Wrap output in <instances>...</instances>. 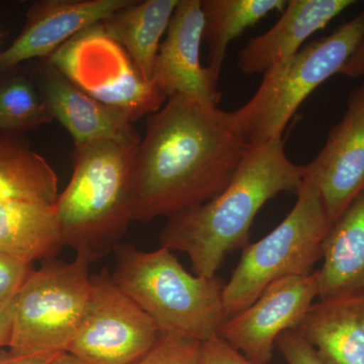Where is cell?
Segmentation results:
<instances>
[{
    "instance_id": "1",
    "label": "cell",
    "mask_w": 364,
    "mask_h": 364,
    "mask_svg": "<svg viewBox=\"0 0 364 364\" xmlns=\"http://www.w3.org/2000/svg\"><path fill=\"white\" fill-rule=\"evenodd\" d=\"M250 149L234 112L174 95L147 119L134 166L133 221L171 217L219 196Z\"/></svg>"
},
{
    "instance_id": "2",
    "label": "cell",
    "mask_w": 364,
    "mask_h": 364,
    "mask_svg": "<svg viewBox=\"0 0 364 364\" xmlns=\"http://www.w3.org/2000/svg\"><path fill=\"white\" fill-rule=\"evenodd\" d=\"M305 166L287 157L282 138L250 147L233 181L213 200L168 218L160 247L188 254L193 272L214 277L228 254L249 245L254 219L282 193L298 195Z\"/></svg>"
},
{
    "instance_id": "3",
    "label": "cell",
    "mask_w": 364,
    "mask_h": 364,
    "mask_svg": "<svg viewBox=\"0 0 364 364\" xmlns=\"http://www.w3.org/2000/svg\"><path fill=\"white\" fill-rule=\"evenodd\" d=\"M138 146L104 140L74 147L73 172L55 210L64 246L90 263L114 251L133 221Z\"/></svg>"
},
{
    "instance_id": "4",
    "label": "cell",
    "mask_w": 364,
    "mask_h": 364,
    "mask_svg": "<svg viewBox=\"0 0 364 364\" xmlns=\"http://www.w3.org/2000/svg\"><path fill=\"white\" fill-rule=\"evenodd\" d=\"M112 279L156 323L162 334L203 342L218 335L227 320L225 282L184 269L171 250H139L119 243Z\"/></svg>"
},
{
    "instance_id": "5",
    "label": "cell",
    "mask_w": 364,
    "mask_h": 364,
    "mask_svg": "<svg viewBox=\"0 0 364 364\" xmlns=\"http://www.w3.org/2000/svg\"><path fill=\"white\" fill-rule=\"evenodd\" d=\"M364 36V11L265 72L252 98L234 112L249 147L282 138L306 97L339 74Z\"/></svg>"
},
{
    "instance_id": "6",
    "label": "cell",
    "mask_w": 364,
    "mask_h": 364,
    "mask_svg": "<svg viewBox=\"0 0 364 364\" xmlns=\"http://www.w3.org/2000/svg\"><path fill=\"white\" fill-rule=\"evenodd\" d=\"M296 205L264 238L243 249L241 259L223 291L227 318L252 305L272 282L308 277L322 259L331 223L317 189L304 179Z\"/></svg>"
},
{
    "instance_id": "7",
    "label": "cell",
    "mask_w": 364,
    "mask_h": 364,
    "mask_svg": "<svg viewBox=\"0 0 364 364\" xmlns=\"http://www.w3.org/2000/svg\"><path fill=\"white\" fill-rule=\"evenodd\" d=\"M90 261L48 260L33 270L14 299L9 349L16 353L67 352L90 304Z\"/></svg>"
},
{
    "instance_id": "8",
    "label": "cell",
    "mask_w": 364,
    "mask_h": 364,
    "mask_svg": "<svg viewBox=\"0 0 364 364\" xmlns=\"http://www.w3.org/2000/svg\"><path fill=\"white\" fill-rule=\"evenodd\" d=\"M47 62L79 90L123 112L133 123L159 111L167 98L142 77L104 23L74 36Z\"/></svg>"
},
{
    "instance_id": "9",
    "label": "cell",
    "mask_w": 364,
    "mask_h": 364,
    "mask_svg": "<svg viewBox=\"0 0 364 364\" xmlns=\"http://www.w3.org/2000/svg\"><path fill=\"white\" fill-rule=\"evenodd\" d=\"M90 304L68 353L85 364H132L145 355L161 331L114 284L107 269L91 277Z\"/></svg>"
},
{
    "instance_id": "10",
    "label": "cell",
    "mask_w": 364,
    "mask_h": 364,
    "mask_svg": "<svg viewBox=\"0 0 364 364\" xmlns=\"http://www.w3.org/2000/svg\"><path fill=\"white\" fill-rule=\"evenodd\" d=\"M318 296L317 272L272 282L255 301L227 318L218 335L255 364H269L279 335L294 330Z\"/></svg>"
},
{
    "instance_id": "11",
    "label": "cell",
    "mask_w": 364,
    "mask_h": 364,
    "mask_svg": "<svg viewBox=\"0 0 364 364\" xmlns=\"http://www.w3.org/2000/svg\"><path fill=\"white\" fill-rule=\"evenodd\" d=\"M304 179L317 189L331 225L364 191V82L349 93L343 117Z\"/></svg>"
},
{
    "instance_id": "12",
    "label": "cell",
    "mask_w": 364,
    "mask_h": 364,
    "mask_svg": "<svg viewBox=\"0 0 364 364\" xmlns=\"http://www.w3.org/2000/svg\"><path fill=\"white\" fill-rule=\"evenodd\" d=\"M203 33L200 0H179L155 60L152 82L167 98L182 95L218 107L219 79L200 62Z\"/></svg>"
},
{
    "instance_id": "13",
    "label": "cell",
    "mask_w": 364,
    "mask_h": 364,
    "mask_svg": "<svg viewBox=\"0 0 364 364\" xmlns=\"http://www.w3.org/2000/svg\"><path fill=\"white\" fill-rule=\"evenodd\" d=\"M133 0H43L26 14L20 35L0 52V71L21 62L49 58L60 47L95 23H102Z\"/></svg>"
},
{
    "instance_id": "14",
    "label": "cell",
    "mask_w": 364,
    "mask_h": 364,
    "mask_svg": "<svg viewBox=\"0 0 364 364\" xmlns=\"http://www.w3.org/2000/svg\"><path fill=\"white\" fill-rule=\"evenodd\" d=\"M33 78L53 117L70 134L74 147L104 140L140 144L128 117L79 90L47 61Z\"/></svg>"
},
{
    "instance_id": "15",
    "label": "cell",
    "mask_w": 364,
    "mask_h": 364,
    "mask_svg": "<svg viewBox=\"0 0 364 364\" xmlns=\"http://www.w3.org/2000/svg\"><path fill=\"white\" fill-rule=\"evenodd\" d=\"M354 0H291L277 23L267 32L248 41L238 55L241 72L264 74L291 58L311 36L354 6Z\"/></svg>"
},
{
    "instance_id": "16",
    "label": "cell",
    "mask_w": 364,
    "mask_h": 364,
    "mask_svg": "<svg viewBox=\"0 0 364 364\" xmlns=\"http://www.w3.org/2000/svg\"><path fill=\"white\" fill-rule=\"evenodd\" d=\"M317 270L320 301L364 299V191L330 227Z\"/></svg>"
},
{
    "instance_id": "17",
    "label": "cell",
    "mask_w": 364,
    "mask_h": 364,
    "mask_svg": "<svg viewBox=\"0 0 364 364\" xmlns=\"http://www.w3.org/2000/svg\"><path fill=\"white\" fill-rule=\"evenodd\" d=\"M294 331L322 364H364V299L313 304Z\"/></svg>"
},
{
    "instance_id": "18",
    "label": "cell",
    "mask_w": 364,
    "mask_h": 364,
    "mask_svg": "<svg viewBox=\"0 0 364 364\" xmlns=\"http://www.w3.org/2000/svg\"><path fill=\"white\" fill-rule=\"evenodd\" d=\"M55 205L13 200L0 205V254L33 264L63 247Z\"/></svg>"
},
{
    "instance_id": "19",
    "label": "cell",
    "mask_w": 364,
    "mask_h": 364,
    "mask_svg": "<svg viewBox=\"0 0 364 364\" xmlns=\"http://www.w3.org/2000/svg\"><path fill=\"white\" fill-rule=\"evenodd\" d=\"M178 2L179 0H133L129 6L102 21L107 32L130 55L147 82H152L161 39Z\"/></svg>"
},
{
    "instance_id": "20",
    "label": "cell",
    "mask_w": 364,
    "mask_h": 364,
    "mask_svg": "<svg viewBox=\"0 0 364 364\" xmlns=\"http://www.w3.org/2000/svg\"><path fill=\"white\" fill-rule=\"evenodd\" d=\"M58 196V176L42 155L18 141L0 139V205L13 200L55 205Z\"/></svg>"
},
{
    "instance_id": "21",
    "label": "cell",
    "mask_w": 364,
    "mask_h": 364,
    "mask_svg": "<svg viewBox=\"0 0 364 364\" xmlns=\"http://www.w3.org/2000/svg\"><path fill=\"white\" fill-rule=\"evenodd\" d=\"M286 0H200L203 41L208 48V65L220 79L228 47L247 28L273 11L282 13Z\"/></svg>"
},
{
    "instance_id": "22",
    "label": "cell",
    "mask_w": 364,
    "mask_h": 364,
    "mask_svg": "<svg viewBox=\"0 0 364 364\" xmlns=\"http://www.w3.org/2000/svg\"><path fill=\"white\" fill-rule=\"evenodd\" d=\"M53 121L35 78L14 75L0 82V131L30 130Z\"/></svg>"
},
{
    "instance_id": "23",
    "label": "cell",
    "mask_w": 364,
    "mask_h": 364,
    "mask_svg": "<svg viewBox=\"0 0 364 364\" xmlns=\"http://www.w3.org/2000/svg\"><path fill=\"white\" fill-rule=\"evenodd\" d=\"M200 342L161 334L145 355L132 364H200Z\"/></svg>"
},
{
    "instance_id": "24",
    "label": "cell",
    "mask_w": 364,
    "mask_h": 364,
    "mask_svg": "<svg viewBox=\"0 0 364 364\" xmlns=\"http://www.w3.org/2000/svg\"><path fill=\"white\" fill-rule=\"evenodd\" d=\"M33 270L32 264L0 254V305L14 301Z\"/></svg>"
},
{
    "instance_id": "25",
    "label": "cell",
    "mask_w": 364,
    "mask_h": 364,
    "mask_svg": "<svg viewBox=\"0 0 364 364\" xmlns=\"http://www.w3.org/2000/svg\"><path fill=\"white\" fill-rule=\"evenodd\" d=\"M200 364H255L219 335L200 342Z\"/></svg>"
},
{
    "instance_id": "26",
    "label": "cell",
    "mask_w": 364,
    "mask_h": 364,
    "mask_svg": "<svg viewBox=\"0 0 364 364\" xmlns=\"http://www.w3.org/2000/svg\"><path fill=\"white\" fill-rule=\"evenodd\" d=\"M277 347L289 364H322L313 347L294 330L282 333L277 340Z\"/></svg>"
},
{
    "instance_id": "27",
    "label": "cell",
    "mask_w": 364,
    "mask_h": 364,
    "mask_svg": "<svg viewBox=\"0 0 364 364\" xmlns=\"http://www.w3.org/2000/svg\"><path fill=\"white\" fill-rule=\"evenodd\" d=\"M60 353L21 354L4 348L0 349V364H50Z\"/></svg>"
},
{
    "instance_id": "28",
    "label": "cell",
    "mask_w": 364,
    "mask_h": 364,
    "mask_svg": "<svg viewBox=\"0 0 364 364\" xmlns=\"http://www.w3.org/2000/svg\"><path fill=\"white\" fill-rule=\"evenodd\" d=\"M339 74L351 78L364 76V36L355 51L352 53L351 56L342 67Z\"/></svg>"
},
{
    "instance_id": "29",
    "label": "cell",
    "mask_w": 364,
    "mask_h": 364,
    "mask_svg": "<svg viewBox=\"0 0 364 364\" xmlns=\"http://www.w3.org/2000/svg\"><path fill=\"white\" fill-rule=\"evenodd\" d=\"M11 303L0 305V349L9 348L11 336V325H13V310Z\"/></svg>"
},
{
    "instance_id": "30",
    "label": "cell",
    "mask_w": 364,
    "mask_h": 364,
    "mask_svg": "<svg viewBox=\"0 0 364 364\" xmlns=\"http://www.w3.org/2000/svg\"><path fill=\"white\" fill-rule=\"evenodd\" d=\"M50 364H85L82 361L79 360L75 356L68 353V352H62L59 355L55 358L54 360Z\"/></svg>"
}]
</instances>
